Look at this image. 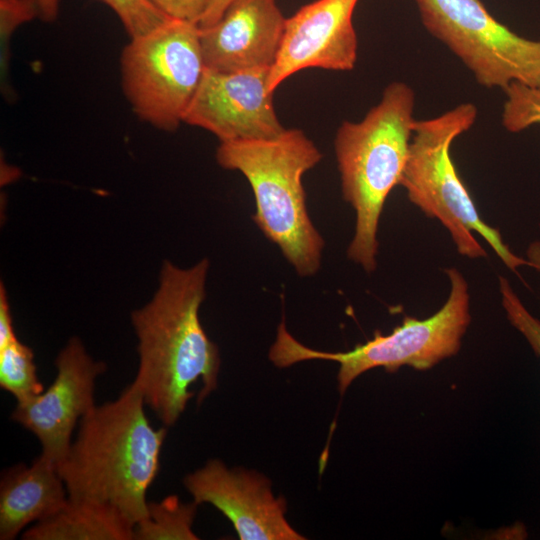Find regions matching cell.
<instances>
[{"label":"cell","mask_w":540,"mask_h":540,"mask_svg":"<svg viewBox=\"0 0 540 540\" xmlns=\"http://www.w3.org/2000/svg\"><path fill=\"white\" fill-rule=\"evenodd\" d=\"M207 259L190 268L164 261L152 299L131 313L139 365L132 381L166 427L174 425L194 393L201 403L217 387L220 354L199 318L206 295Z\"/></svg>","instance_id":"obj_1"},{"label":"cell","mask_w":540,"mask_h":540,"mask_svg":"<svg viewBox=\"0 0 540 540\" xmlns=\"http://www.w3.org/2000/svg\"><path fill=\"white\" fill-rule=\"evenodd\" d=\"M145 405L133 382L117 399L95 405L57 466L69 498L111 506L135 525L146 515L167 435L166 426H152Z\"/></svg>","instance_id":"obj_2"},{"label":"cell","mask_w":540,"mask_h":540,"mask_svg":"<svg viewBox=\"0 0 540 540\" xmlns=\"http://www.w3.org/2000/svg\"><path fill=\"white\" fill-rule=\"evenodd\" d=\"M414 106L413 89L392 82L361 121H344L334 139L342 195L356 215L347 256L368 273L377 266V232L385 201L400 185L408 158Z\"/></svg>","instance_id":"obj_3"},{"label":"cell","mask_w":540,"mask_h":540,"mask_svg":"<svg viewBox=\"0 0 540 540\" xmlns=\"http://www.w3.org/2000/svg\"><path fill=\"white\" fill-rule=\"evenodd\" d=\"M321 159L314 142L296 128L271 139L220 142L216 151L222 168L247 179L255 197L254 222L302 277L318 272L325 245L310 219L302 182Z\"/></svg>","instance_id":"obj_4"},{"label":"cell","mask_w":540,"mask_h":540,"mask_svg":"<svg viewBox=\"0 0 540 540\" xmlns=\"http://www.w3.org/2000/svg\"><path fill=\"white\" fill-rule=\"evenodd\" d=\"M476 118V106L462 103L439 116L416 120L400 185L426 216L441 222L460 255L486 257L475 232L518 274L520 267L529 266L527 259L511 251L499 230L481 218L451 158L453 141L468 131Z\"/></svg>","instance_id":"obj_5"},{"label":"cell","mask_w":540,"mask_h":540,"mask_svg":"<svg viewBox=\"0 0 540 540\" xmlns=\"http://www.w3.org/2000/svg\"><path fill=\"white\" fill-rule=\"evenodd\" d=\"M450 292L444 305L426 319L405 316L402 324L387 335L379 331L371 340L346 352H324L297 341L284 321L277 329L269 359L279 368L306 360H328L339 364L338 389L344 394L363 373L378 367L396 372L402 366L428 370L456 355L470 322V295L467 280L455 267L445 270Z\"/></svg>","instance_id":"obj_6"},{"label":"cell","mask_w":540,"mask_h":540,"mask_svg":"<svg viewBox=\"0 0 540 540\" xmlns=\"http://www.w3.org/2000/svg\"><path fill=\"white\" fill-rule=\"evenodd\" d=\"M120 67L123 93L133 112L159 130L175 131L205 70L198 23L169 18L131 38Z\"/></svg>","instance_id":"obj_7"},{"label":"cell","mask_w":540,"mask_h":540,"mask_svg":"<svg viewBox=\"0 0 540 540\" xmlns=\"http://www.w3.org/2000/svg\"><path fill=\"white\" fill-rule=\"evenodd\" d=\"M426 30L441 41L486 88L540 82V40L516 34L481 0H415Z\"/></svg>","instance_id":"obj_8"},{"label":"cell","mask_w":540,"mask_h":540,"mask_svg":"<svg viewBox=\"0 0 540 540\" xmlns=\"http://www.w3.org/2000/svg\"><path fill=\"white\" fill-rule=\"evenodd\" d=\"M57 374L42 393L17 402L11 419L33 433L42 452L57 466L66 455L80 420L96 405V379L107 367L95 361L78 337H72L55 359Z\"/></svg>","instance_id":"obj_9"},{"label":"cell","mask_w":540,"mask_h":540,"mask_svg":"<svg viewBox=\"0 0 540 540\" xmlns=\"http://www.w3.org/2000/svg\"><path fill=\"white\" fill-rule=\"evenodd\" d=\"M270 68L223 72L205 67L183 122L220 142L277 137L284 131L268 88Z\"/></svg>","instance_id":"obj_10"},{"label":"cell","mask_w":540,"mask_h":540,"mask_svg":"<svg viewBox=\"0 0 540 540\" xmlns=\"http://www.w3.org/2000/svg\"><path fill=\"white\" fill-rule=\"evenodd\" d=\"M183 484L196 504H211L224 514L241 540L305 539L286 519V500L274 496L270 480L259 472L211 459Z\"/></svg>","instance_id":"obj_11"},{"label":"cell","mask_w":540,"mask_h":540,"mask_svg":"<svg viewBox=\"0 0 540 540\" xmlns=\"http://www.w3.org/2000/svg\"><path fill=\"white\" fill-rule=\"evenodd\" d=\"M358 1L315 0L286 18L280 47L268 74L272 93L284 80L307 68H354L358 40L352 18Z\"/></svg>","instance_id":"obj_12"},{"label":"cell","mask_w":540,"mask_h":540,"mask_svg":"<svg viewBox=\"0 0 540 540\" xmlns=\"http://www.w3.org/2000/svg\"><path fill=\"white\" fill-rule=\"evenodd\" d=\"M285 21L276 0H233L218 22L200 28L205 67L223 72L270 68Z\"/></svg>","instance_id":"obj_13"},{"label":"cell","mask_w":540,"mask_h":540,"mask_svg":"<svg viewBox=\"0 0 540 540\" xmlns=\"http://www.w3.org/2000/svg\"><path fill=\"white\" fill-rule=\"evenodd\" d=\"M68 493L57 465L39 455L29 466L17 464L0 481V539L14 540L31 523L57 512Z\"/></svg>","instance_id":"obj_14"},{"label":"cell","mask_w":540,"mask_h":540,"mask_svg":"<svg viewBox=\"0 0 540 540\" xmlns=\"http://www.w3.org/2000/svg\"><path fill=\"white\" fill-rule=\"evenodd\" d=\"M135 524L117 509L68 497L53 515L22 534L24 540H133Z\"/></svg>","instance_id":"obj_15"},{"label":"cell","mask_w":540,"mask_h":540,"mask_svg":"<svg viewBox=\"0 0 540 540\" xmlns=\"http://www.w3.org/2000/svg\"><path fill=\"white\" fill-rule=\"evenodd\" d=\"M194 501L182 502L176 495L148 501L145 517L134 528L133 540H196L192 531L197 512Z\"/></svg>","instance_id":"obj_16"},{"label":"cell","mask_w":540,"mask_h":540,"mask_svg":"<svg viewBox=\"0 0 540 540\" xmlns=\"http://www.w3.org/2000/svg\"><path fill=\"white\" fill-rule=\"evenodd\" d=\"M0 387L13 395L17 402L44 391L33 350L18 338L0 348Z\"/></svg>","instance_id":"obj_17"},{"label":"cell","mask_w":540,"mask_h":540,"mask_svg":"<svg viewBox=\"0 0 540 540\" xmlns=\"http://www.w3.org/2000/svg\"><path fill=\"white\" fill-rule=\"evenodd\" d=\"M506 100L502 111V125L512 133H518L534 125H540V92L528 85L514 82L503 90Z\"/></svg>","instance_id":"obj_18"},{"label":"cell","mask_w":540,"mask_h":540,"mask_svg":"<svg viewBox=\"0 0 540 540\" xmlns=\"http://www.w3.org/2000/svg\"><path fill=\"white\" fill-rule=\"evenodd\" d=\"M118 16L130 38L157 28L169 17L149 0H101Z\"/></svg>","instance_id":"obj_19"},{"label":"cell","mask_w":540,"mask_h":540,"mask_svg":"<svg viewBox=\"0 0 540 540\" xmlns=\"http://www.w3.org/2000/svg\"><path fill=\"white\" fill-rule=\"evenodd\" d=\"M499 291L508 321L540 358V320L529 312L505 277H499Z\"/></svg>","instance_id":"obj_20"},{"label":"cell","mask_w":540,"mask_h":540,"mask_svg":"<svg viewBox=\"0 0 540 540\" xmlns=\"http://www.w3.org/2000/svg\"><path fill=\"white\" fill-rule=\"evenodd\" d=\"M171 18L199 23L207 0H149Z\"/></svg>","instance_id":"obj_21"},{"label":"cell","mask_w":540,"mask_h":540,"mask_svg":"<svg viewBox=\"0 0 540 540\" xmlns=\"http://www.w3.org/2000/svg\"><path fill=\"white\" fill-rule=\"evenodd\" d=\"M17 336L14 331L10 305L3 284L0 285V348L4 347Z\"/></svg>","instance_id":"obj_22"},{"label":"cell","mask_w":540,"mask_h":540,"mask_svg":"<svg viewBox=\"0 0 540 540\" xmlns=\"http://www.w3.org/2000/svg\"><path fill=\"white\" fill-rule=\"evenodd\" d=\"M233 0H207L204 12L199 20L200 28H207L220 20Z\"/></svg>","instance_id":"obj_23"},{"label":"cell","mask_w":540,"mask_h":540,"mask_svg":"<svg viewBox=\"0 0 540 540\" xmlns=\"http://www.w3.org/2000/svg\"><path fill=\"white\" fill-rule=\"evenodd\" d=\"M36 17L44 22H53L58 15L60 0H24Z\"/></svg>","instance_id":"obj_24"},{"label":"cell","mask_w":540,"mask_h":540,"mask_svg":"<svg viewBox=\"0 0 540 540\" xmlns=\"http://www.w3.org/2000/svg\"><path fill=\"white\" fill-rule=\"evenodd\" d=\"M526 259L529 267L540 274V240H535L528 245Z\"/></svg>","instance_id":"obj_25"},{"label":"cell","mask_w":540,"mask_h":540,"mask_svg":"<svg viewBox=\"0 0 540 540\" xmlns=\"http://www.w3.org/2000/svg\"><path fill=\"white\" fill-rule=\"evenodd\" d=\"M536 89L540 92V82H539V84L537 85Z\"/></svg>","instance_id":"obj_26"}]
</instances>
